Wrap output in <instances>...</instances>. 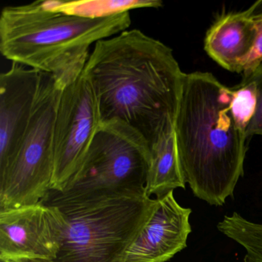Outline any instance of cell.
I'll use <instances>...</instances> for the list:
<instances>
[{"mask_svg":"<svg viewBox=\"0 0 262 262\" xmlns=\"http://www.w3.org/2000/svg\"><path fill=\"white\" fill-rule=\"evenodd\" d=\"M235 240L246 251L244 262H262V225L244 221L236 233Z\"/></svg>","mask_w":262,"mask_h":262,"instance_id":"obj_15","label":"cell"},{"mask_svg":"<svg viewBox=\"0 0 262 262\" xmlns=\"http://www.w3.org/2000/svg\"><path fill=\"white\" fill-rule=\"evenodd\" d=\"M42 73L12 64L0 75V176L13 165L28 130Z\"/></svg>","mask_w":262,"mask_h":262,"instance_id":"obj_9","label":"cell"},{"mask_svg":"<svg viewBox=\"0 0 262 262\" xmlns=\"http://www.w3.org/2000/svg\"><path fill=\"white\" fill-rule=\"evenodd\" d=\"M248 10L255 24L257 38L254 50L242 73V79L248 77L262 62V0L254 3Z\"/></svg>","mask_w":262,"mask_h":262,"instance_id":"obj_16","label":"cell"},{"mask_svg":"<svg viewBox=\"0 0 262 262\" xmlns=\"http://www.w3.org/2000/svg\"><path fill=\"white\" fill-rule=\"evenodd\" d=\"M174 131L162 138L151 148V163L145 191L149 197H161L176 188H185Z\"/></svg>","mask_w":262,"mask_h":262,"instance_id":"obj_12","label":"cell"},{"mask_svg":"<svg viewBox=\"0 0 262 262\" xmlns=\"http://www.w3.org/2000/svg\"><path fill=\"white\" fill-rule=\"evenodd\" d=\"M83 72L102 122H125L150 148L174 131L185 73L163 42L137 29L125 30L96 42Z\"/></svg>","mask_w":262,"mask_h":262,"instance_id":"obj_1","label":"cell"},{"mask_svg":"<svg viewBox=\"0 0 262 262\" xmlns=\"http://www.w3.org/2000/svg\"><path fill=\"white\" fill-rule=\"evenodd\" d=\"M162 6L161 0H62L56 10L72 16L102 19L130 13L136 9H159Z\"/></svg>","mask_w":262,"mask_h":262,"instance_id":"obj_13","label":"cell"},{"mask_svg":"<svg viewBox=\"0 0 262 262\" xmlns=\"http://www.w3.org/2000/svg\"><path fill=\"white\" fill-rule=\"evenodd\" d=\"M42 202L58 207L67 219L56 262H122L148 220L155 199L143 194L67 198L50 191Z\"/></svg>","mask_w":262,"mask_h":262,"instance_id":"obj_4","label":"cell"},{"mask_svg":"<svg viewBox=\"0 0 262 262\" xmlns=\"http://www.w3.org/2000/svg\"><path fill=\"white\" fill-rule=\"evenodd\" d=\"M102 122L96 93L83 72L62 89L58 103L52 191H65L82 165Z\"/></svg>","mask_w":262,"mask_h":262,"instance_id":"obj_7","label":"cell"},{"mask_svg":"<svg viewBox=\"0 0 262 262\" xmlns=\"http://www.w3.org/2000/svg\"><path fill=\"white\" fill-rule=\"evenodd\" d=\"M191 213L178 203L173 191L156 198L151 214L122 262L168 261L187 247Z\"/></svg>","mask_w":262,"mask_h":262,"instance_id":"obj_10","label":"cell"},{"mask_svg":"<svg viewBox=\"0 0 262 262\" xmlns=\"http://www.w3.org/2000/svg\"><path fill=\"white\" fill-rule=\"evenodd\" d=\"M247 78L251 79L255 83L257 93V105L255 114L245 132L247 140H248L254 136H262V62Z\"/></svg>","mask_w":262,"mask_h":262,"instance_id":"obj_17","label":"cell"},{"mask_svg":"<svg viewBox=\"0 0 262 262\" xmlns=\"http://www.w3.org/2000/svg\"><path fill=\"white\" fill-rule=\"evenodd\" d=\"M18 262H56L55 260H39V259H32V260H20Z\"/></svg>","mask_w":262,"mask_h":262,"instance_id":"obj_18","label":"cell"},{"mask_svg":"<svg viewBox=\"0 0 262 262\" xmlns=\"http://www.w3.org/2000/svg\"><path fill=\"white\" fill-rule=\"evenodd\" d=\"M67 222L58 207L44 202L0 211V258L56 260Z\"/></svg>","mask_w":262,"mask_h":262,"instance_id":"obj_8","label":"cell"},{"mask_svg":"<svg viewBox=\"0 0 262 262\" xmlns=\"http://www.w3.org/2000/svg\"><path fill=\"white\" fill-rule=\"evenodd\" d=\"M231 90V113L239 128L245 133L257 108V93L255 83L248 78L242 79L239 85Z\"/></svg>","mask_w":262,"mask_h":262,"instance_id":"obj_14","label":"cell"},{"mask_svg":"<svg viewBox=\"0 0 262 262\" xmlns=\"http://www.w3.org/2000/svg\"><path fill=\"white\" fill-rule=\"evenodd\" d=\"M150 163L149 144L139 132L119 119L102 122L65 191L56 193L67 198L143 194Z\"/></svg>","mask_w":262,"mask_h":262,"instance_id":"obj_5","label":"cell"},{"mask_svg":"<svg viewBox=\"0 0 262 262\" xmlns=\"http://www.w3.org/2000/svg\"><path fill=\"white\" fill-rule=\"evenodd\" d=\"M62 0L7 7L0 15V52L11 61L51 75L65 87L82 73L90 47L128 30L130 13L88 19L56 10Z\"/></svg>","mask_w":262,"mask_h":262,"instance_id":"obj_3","label":"cell"},{"mask_svg":"<svg viewBox=\"0 0 262 262\" xmlns=\"http://www.w3.org/2000/svg\"><path fill=\"white\" fill-rule=\"evenodd\" d=\"M256 38L255 24L248 10L230 13L217 19L208 30L205 50L222 68L242 74Z\"/></svg>","mask_w":262,"mask_h":262,"instance_id":"obj_11","label":"cell"},{"mask_svg":"<svg viewBox=\"0 0 262 262\" xmlns=\"http://www.w3.org/2000/svg\"><path fill=\"white\" fill-rule=\"evenodd\" d=\"M231 98L211 73H185L174 125L181 166L193 194L214 206L233 195L244 174L247 139Z\"/></svg>","mask_w":262,"mask_h":262,"instance_id":"obj_2","label":"cell"},{"mask_svg":"<svg viewBox=\"0 0 262 262\" xmlns=\"http://www.w3.org/2000/svg\"><path fill=\"white\" fill-rule=\"evenodd\" d=\"M63 87L42 73L28 130L8 171L0 176V211L42 202L54 172V125Z\"/></svg>","mask_w":262,"mask_h":262,"instance_id":"obj_6","label":"cell"}]
</instances>
